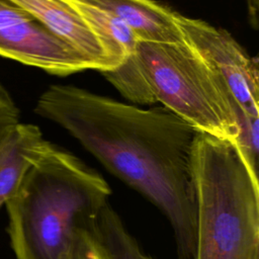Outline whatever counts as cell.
I'll return each mask as SVG.
<instances>
[{
    "label": "cell",
    "mask_w": 259,
    "mask_h": 259,
    "mask_svg": "<svg viewBox=\"0 0 259 259\" xmlns=\"http://www.w3.org/2000/svg\"><path fill=\"white\" fill-rule=\"evenodd\" d=\"M35 112L74 137L168 219L179 259H191L196 210L190 157L197 131L166 107L142 109L72 85H53Z\"/></svg>",
    "instance_id": "obj_1"
},
{
    "label": "cell",
    "mask_w": 259,
    "mask_h": 259,
    "mask_svg": "<svg viewBox=\"0 0 259 259\" xmlns=\"http://www.w3.org/2000/svg\"><path fill=\"white\" fill-rule=\"evenodd\" d=\"M109 194L100 174L46 141L5 202L16 259H68L95 233Z\"/></svg>",
    "instance_id": "obj_2"
},
{
    "label": "cell",
    "mask_w": 259,
    "mask_h": 259,
    "mask_svg": "<svg viewBox=\"0 0 259 259\" xmlns=\"http://www.w3.org/2000/svg\"><path fill=\"white\" fill-rule=\"evenodd\" d=\"M190 171L194 259H259V183L236 145L197 132Z\"/></svg>",
    "instance_id": "obj_3"
},
{
    "label": "cell",
    "mask_w": 259,
    "mask_h": 259,
    "mask_svg": "<svg viewBox=\"0 0 259 259\" xmlns=\"http://www.w3.org/2000/svg\"><path fill=\"white\" fill-rule=\"evenodd\" d=\"M135 56L155 102L197 132L235 142L238 102L224 79L187 44L138 41Z\"/></svg>",
    "instance_id": "obj_4"
},
{
    "label": "cell",
    "mask_w": 259,
    "mask_h": 259,
    "mask_svg": "<svg viewBox=\"0 0 259 259\" xmlns=\"http://www.w3.org/2000/svg\"><path fill=\"white\" fill-rule=\"evenodd\" d=\"M176 22L187 44L226 82L238 104L259 116L258 61L223 28L176 13Z\"/></svg>",
    "instance_id": "obj_5"
},
{
    "label": "cell",
    "mask_w": 259,
    "mask_h": 259,
    "mask_svg": "<svg viewBox=\"0 0 259 259\" xmlns=\"http://www.w3.org/2000/svg\"><path fill=\"white\" fill-rule=\"evenodd\" d=\"M0 56L57 75L94 70L87 59L7 0H0Z\"/></svg>",
    "instance_id": "obj_6"
},
{
    "label": "cell",
    "mask_w": 259,
    "mask_h": 259,
    "mask_svg": "<svg viewBox=\"0 0 259 259\" xmlns=\"http://www.w3.org/2000/svg\"><path fill=\"white\" fill-rule=\"evenodd\" d=\"M37 19L51 32L87 59L94 70H109L103 47L81 15L76 0H7Z\"/></svg>",
    "instance_id": "obj_7"
},
{
    "label": "cell",
    "mask_w": 259,
    "mask_h": 259,
    "mask_svg": "<svg viewBox=\"0 0 259 259\" xmlns=\"http://www.w3.org/2000/svg\"><path fill=\"white\" fill-rule=\"evenodd\" d=\"M110 13L124 22L139 41L183 44L176 13L154 0H78Z\"/></svg>",
    "instance_id": "obj_8"
},
{
    "label": "cell",
    "mask_w": 259,
    "mask_h": 259,
    "mask_svg": "<svg viewBox=\"0 0 259 259\" xmlns=\"http://www.w3.org/2000/svg\"><path fill=\"white\" fill-rule=\"evenodd\" d=\"M46 142L40 130L18 122L0 143V207L13 194L22 176Z\"/></svg>",
    "instance_id": "obj_9"
},
{
    "label": "cell",
    "mask_w": 259,
    "mask_h": 259,
    "mask_svg": "<svg viewBox=\"0 0 259 259\" xmlns=\"http://www.w3.org/2000/svg\"><path fill=\"white\" fill-rule=\"evenodd\" d=\"M76 2L81 15L103 47L109 70L119 66L135 53L139 39L124 22L99 8L78 0Z\"/></svg>",
    "instance_id": "obj_10"
},
{
    "label": "cell",
    "mask_w": 259,
    "mask_h": 259,
    "mask_svg": "<svg viewBox=\"0 0 259 259\" xmlns=\"http://www.w3.org/2000/svg\"><path fill=\"white\" fill-rule=\"evenodd\" d=\"M95 234L107 259H154L141 250L119 217L108 204L98 217Z\"/></svg>",
    "instance_id": "obj_11"
},
{
    "label": "cell",
    "mask_w": 259,
    "mask_h": 259,
    "mask_svg": "<svg viewBox=\"0 0 259 259\" xmlns=\"http://www.w3.org/2000/svg\"><path fill=\"white\" fill-rule=\"evenodd\" d=\"M102 74L126 99L140 104L155 103L135 53L116 68Z\"/></svg>",
    "instance_id": "obj_12"
},
{
    "label": "cell",
    "mask_w": 259,
    "mask_h": 259,
    "mask_svg": "<svg viewBox=\"0 0 259 259\" xmlns=\"http://www.w3.org/2000/svg\"><path fill=\"white\" fill-rule=\"evenodd\" d=\"M238 135L234 144L252 175L258 178L259 116L247 113L239 104L235 107Z\"/></svg>",
    "instance_id": "obj_13"
},
{
    "label": "cell",
    "mask_w": 259,
    "mask_h": 259,
    "mask_svg": "<svg viewBox=\"0 0 259 259\" xmlns=\"http://www.w3.org/2000/svg\"><path fill=\"white\" fill-rule=\"evenodd\" d=\"M18 122L19 110L7 90L0 84V143Z\"/></svg>",
    "instance_id": "obj_14"
},
{
    "label": "cell",
    "mask_w": 259,
    "mask_h": 259,
    "mask_svg": "<svg viewBox=\"0 0 259 259\" xmlns=\"http://www.w3.org/2000/svg\"><path fill=\"white\" fill-rule=\"evenodd\" d=\"M68 259H107L96 234L86 235L73 250Z\"/></svg>",
    "instance_id": "obj_15"
},
{
    "label": "cell",
    "mask_w": 259,
    "mask_h": 259,
    "mask_svg": "<svg viewBox=\"0 0 259 259\" xmlns=\"http://www.w3.org/2000/svg\"><path fill=\"white\" fill-rule=\"evenodd\" d=\"M248 10V17L251 26L254 29L258 28V10H259V0H245Z\"/></svg>",
    "instance_id": "obj_16"
}]
</instances>
